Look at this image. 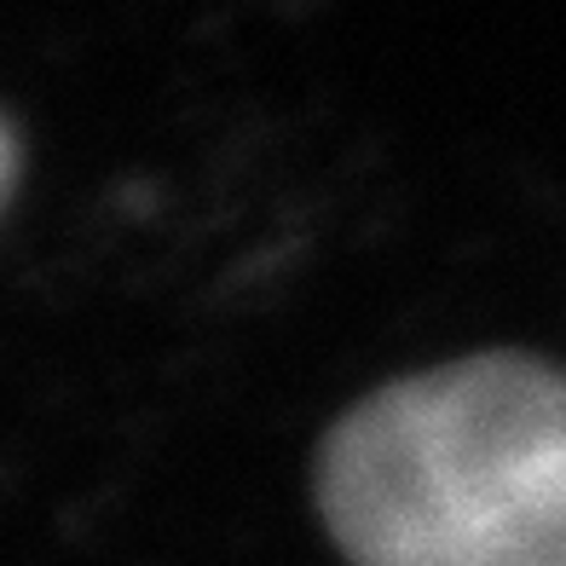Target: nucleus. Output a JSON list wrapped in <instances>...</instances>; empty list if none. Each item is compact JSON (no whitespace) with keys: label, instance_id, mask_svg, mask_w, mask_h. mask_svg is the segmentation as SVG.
Returning <instances> with one entry per match:
<instances>
[{"label":"nucleus","instance_id":"obj_2","mask_svg":"<svg viewBox=\"0 0 566 566\" xmlns=\"http://www.w3.org/2000/svg\"><path fill=\"white\" fill-rule=\"evenodd\" d=\"M12 174H18V139H12V127L0 122V202L12 191Z\"/></svg>","mask_w":566,"mask_h":566},{"label":"nucleus","instance_id":"obj_1","mask_svg":"<svg viewBox=\"0 0 566 566\" xmlns=\"http://www.w3.org/2000/svg\"><path fill=\"white\" fill-rule=\"evenodd\" d=\"M318 503L353 566H566V370L480 353L329 428Z\"/></svg>","mask_w":566,"mask_h":566}]
</instances>
